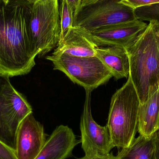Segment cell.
I'll list each match as a JSON object with an SVG mask.
<instances>
[{
    "mask_svg": "<svg viewBox=\"0 0 159 159\" xmlns=\"http://www.w3.org/2000/svg\"><path fill=\"white\" fill-rule=\"evenodd\" d=\"M32 4L21 0H0V73L25 75L35 65L29 26Z\"/></svg>",
    "mask_w": 159,
    "mask_h": 159,
    "instance_id": "obj_1",
    "label": "cell"
},
{
    "mask_svg": "<svg viewBox=\"0 0 159 159\" xmlns=\"http://www.w3.org/2000/svg\"><path fill=\"white\" fill-rule=\"evenodd\" d=\"M127 50L129 76L142 103L159 89V51L151 21Z\"/></svg>",
    "mask_w": 159,
    "mask_h": 159,
    "instance_id": "obj_2",
    "label": "cell"
},
{
    "mask_svg": "<svg viewBox=\"0 0 159 159\" xmlns=\"http://www.w3.org/2000/svg\"><path fill=\"white\" fill-rule=\"evenodd\" d=\"M140 99L131 77L111 98L107 126L114 147H129L138 131Z\"/></svg>",
    "mask_w": 159,
    "mask_h": 159,
    "instance_id": "obj_3",
    "label": "cell"
},
{
    "mask_svg": "<svg viewBox=\"0 0 159 159\" xmlns=\"http://www.w3.org/2000/svg\"><path fill=\"white\" fill-rule=\"evenodd\" d=\"M61 32L58 3L39 0L33 4L29 26L34 55L43 56L57 47Z\"/></svg>",
    "mask_w": 159,
    "mask_h": 159,
    "instance_id": "obj_4",
    "label": "cell"
},
{
    "mask_svg": "<svg viewBox=\"0 0 159 159\" xmlns=\"http://www.w3.org/2000/svg\"><path fill=\"white\" fill-rule=\"evenodd\" d=\"M46 58L52 62L54 70L62 72L86 91H92L113 77L110 70L96 56L78 57L52 53Z\"/></svg>",
    "mask_w": 159,
    "mask_h": 159,
    "instance_id": "obj_5",
    "label": "cell"
},
{
    "mask_svg": "<svg viewBox=\"0 0 159 159\" xmlns=\"http://www.w3.org/2000/svg\"><path fill=\"white\" fill-rule=\"evenodd\" d=\"M121 0H98L81 7L74 19L73 27L88 32L116 24L137 19L134 9L125 5Z\"/></svg>",
    "mask_w": 159,
    "mask_h": 159,
    "instance_id": "obj_6",
    "label": "cell"
},
{
    "mask_svg": "<svg viewBox=\"0 0 159 159\" xmlns=\"http://www.w3.org/2000/svg\"><path fill=\"white\" fill-rule=\"evenodd\" d=\"M90 91H86L83 113L80 118L81 148L87 157L104 156L110 154L114 146L107 126L98 125L93 118Z\"/></svg>",
    "mask_w": 159,
    "mask_h": 159,
    "instance_id": "obj_7",
    "label": "cell"
},
{
    "mask_svg": "<svg viewBox=\"0 0 159 159\" xmlns=\"http://www.w3.org/2000/svg\"><path fill=\"white\" fill-rule=\"evenodd\" d=\"M43 126L33 113L19 125L15 137V150L17 159H35L46 142Z\"/></svg>",
    "mask_w": 159,
    "mask_h": 159,
    "instance_id": "obj_8",
    "label": "cell"
},
{
    "mask_svg": "<svg viewBox=\"0 0 159 159\" xmlns=\"http://www.w3.org/2000/svg\"><path fill=\"white\" fill-rule=\"evenodd\" d=\"M147 26V23L136 19L89 33L97 46H120L127 49L144 32Z\"/></svg>",
    "mask_w": 159,
    "mask_h": 159,
    "instance_id": "obj_9",
    "label": "cell"
},
{
    "mask_svg": "<svg viewBox=\"0 0 159 159\" xmlns=\"http://www.w3.org/2000/svg\"><path fill=\"white\" fill-rule=\"evenodd\" d=\"M72 129L68 126L56 128L35 159H66L79 143Z\"/></svg>",
    "mask_w": 159,
    "mask_h": 159,
    "instance_id": "obj_10",
    "label": "cell"
},
{
    "mask_svg": "<svg viewBox=\"0 0 159 159\" xmlns=\"http://www.w3.org/2000/svg\"><path fill=\"white\" fill-rule=\"evenodd\" d=\"M89 33L81 28L73 27L61 41L57 45L53 54H66L74 57L96 56L98 47Z\"/></svg>",
    "mask_w": 159,
    "mask_h": 159,
    "instance_id": "obj_11",
    "label": "cell"
},
{
    "mask_svg": "<svg viewBox=\"0 0 159 159\" xmlns=\"http://www.w3.org/2000/svg\"><path fill=\"white\" fill-rule=\"evenodd\" d=\"M2 95L11 133L15 139L19 125L27 116L33 113L32 108L23 94L12 86L9 79L4 86Z\"/></svg>",
    "mask_w": 159,
    "mask_h": 159,
    "instance_id": "obj_12",
    "label": "cell"
},
{
    "mask_svg": "<svg viewBox=\"0 0 159 159\" xmlns=\"http://www.w3.org/2000/svg\"><path fill=\"white\" fill-rule=\"evenodd\" d=\"M96 56L111 72L113 77L119 80L129 77V59L126 48L122 47H98Z\"/></svg>",
    "mask_w": 159,
    "mask_h": 159,
    "instance_id": "obj_13",
    "label": "cell"
},
{
    "mask_svg": "<svg viewBox=\"0 0 159 159\" xmlns=\"http://www.w3.org/2000/svg\"><path fill=\"white\" fill-rule=\"evenodd\" d=\"M159 131V89L140 104L138 131L146 138H151Z\"/></svg>",
    "mask_w": 159,
    "mask_h": 159,
    "instance_id": "obj_14",
    "label": "cell"
},
{
    "mask_svg": "<svg viewBox=\"0 0 159 159\" xmlns=\"http://www.w3.org/2000/svg\"><path fill=\"white\" fill-rule=\"evenodd\" d=\"M116 159H156L154 135L149 138L139 135L129 147L121 149Z\"/></svg>",
    "mask_w": 159,
    "mask_h": 159,
    "instance_id": "obj_15",
    "label": "cell"
},
{
    "mask_svg": "<svg viewBox=\"0 0 159 159\" xmlns=\"http://www.w3.org/2000/svg\"><path fill=\"white\" fill-rule=\"evenodd\" d=\"M9 77L0 73V140L15 150V139L12 135L2 95L4 86Z\"/></svg>",
    "mask_w": 159,
    "mask_h": 159,
    "instance_id": "obj_16",
    "label": "cell"
},
{
    "mask_svg": "<svg viewBox=\"0 0 159 159\" xmlns=\"http://www.w3.org/2000/svg\"><path fill=\"white\" fill-rule=\"evenodd\" d=\"M59 8L61 32L59 41H61L73 27L74 11L66 0H61Z\"/></svg>",
    "mask_w": 159,
    "mask_h": 159,
    "instance_id": "obj_17",
    "label": "cell"
},
{
    "mask_svg": "<svg viewBox=\"0 0 159 159\" xmlns=\"http://www.w3.org/2000/svg\"><path fill=\"white\" fill-rule=\"evenodd\" d=\"M136 18L141 21L159 22V3L141 7L134 9Z\"/></svg>",
    "mask_w": 159,
    "mask_h": 159,
    "instance_id": "obj_18",
    "label": "cell"
},
{
    "mask_svg": "<svg viewBox=\"0 0 159 159\" xmlns=\"http://www.w3.org/2000/svg\"><path fill=\"white\" fill-rule=\"evenodd\" d=\"M122 3L135 9L141 7L159 3V0H121Z\"/></svg>",
    "mask_w": 159,
    "mask_h": 159,
    "instance_id": "obj_19",
    "label": "cell"
},
{
    "mask_svg": "<svg viewBox=\"0 0 159 159\" xmlns=\"http://www.w3.org/2000/svg\"><path fill=\"white\" fill-rule=\"evenodd\" d=\"M0 159H17L15 150L0 140Z\"/></svg>",
    "mask_w": 159,
    "mask_h": 159,
    "instance_id": "obj_20",
    "label": "cell"
},
{
    "mask_svg": "<svg viewBox=\"0 0 159 159\" xmlns=\"http://www.w3.org/2000/svg\"><path fill=\"white\" fill-rule=\"evenodd\" d=\"M74 11V19L79 12L82 0H66Z\"/></svg>",
    "mask_w": 159,
    "mask_h": 159,
    "instance_id": "obj_21",
    "label": "cell"
},
{
    "mask_svg": "<svg viewBox=\"0 0 159 159\" xmlns=\"http://www.w3.org/2000/svg\"><path fill=\"white\" fill-rule=\"evenodd\" d=\"M154 147L156 159H159V131L154 134Z\"/></svg>",
    "mask_w": 159,
    "mask_h": 159,
    "instance_id": "obj_22",
    "label": "cell"
},
{
    "mask_svg": "<svg viewBox=\"0 0 159 159\" xmlns=\"http://www.w3.org/2000/svg\"><path fill=\"white\" fill-rule=\"evenodd\" d=\"M79 159H116V156H114L112 153H110L106 156H100V157L97 156V157H92L85 156V157Z\"/></svg>",
    "mask_w": 159,
    "mask_h": 159,
    "instance_id": "obj_23",
    "label": "cell"
},
{
    "mask_svg": "<svg viewBox=\"0 0 159 159\" xmlns=\"http://www.w3.org/2000/svg\"><path fill=\"white\" fill-rule=\"evenodd\" d=\"M151 22L153 24V29L159 51V22L156 21H151Z\"/></svg>",
    "mask_w": 159,
    "mask_h": 159,
    "instance_id": "obj_24",
    "label": "cell"
},
{
    "mask_svg": "<svg viewBox=\"0 0 159 159\" xmlns=\"http://www.w3.org/2000/svg\"><path fill=\"white\" fill-rule=\"evenodd\" d=\"M98 0H82V2H81V7L93 3L94 2Z\"/></svg>",
    "mask_w": 159,
    "mask_h": 159,
    "instance_id": "obj_25",
    "label": "cell"
},
{
    "mask_svg": "<svg viewBox=\"0 0 159 159\" xmlns=\"http://www.w3.org/2000/svg\"><path fill=\"white\" fill-rule=\"evenodd\" d=\"M21 1H24V2H27L30 3V4H33L34 2L39 1V0H21Z\"/></svg>",
    "mask_w": 159,
    "mask_h": 159,
    "instance_id": "obj_26",
    "label": "cell"
},
{
    "mask_svg": "<svg viewBox=\"0 0 159 159\" xmlns=\"http://www.w3.org/2000/svg\"><path fill=\"white\" fill-rule=\"evenodd\" d=\"M48 1H52V2H54L56 3H58V0H48Z\"/></svg>",
    "mask_w": 159,
    "mask_h": 159,
    "instance_id": "obj_27",
    "label": "cell"
},
{
    "mask_svg": "<svg viewBox=\"0 0 159 159\" xmlns=\"http://www.w3.org/2000/svg\"><path fill=\"white\" fill-rule=\"evenodd\" d=\"M2 1H3L6 3H7L9 2V0H2Z\"/></svg>",
    "mask_w": 159,
    "mask_h": 159,
    "instance_id": "obj_28",
    "label": "cell"
}]
</instances>
